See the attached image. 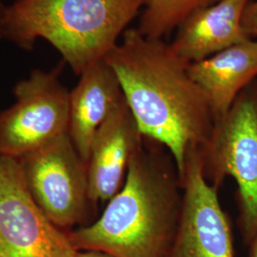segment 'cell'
<instances>
[{"instance_id": "6da1fadb", "label": "cell", "mask_w": 257, "mask_h": 257, "mask_svg": "<svg viewBox=\"0 0 257 257\" xmlns=\"http://www.w3.org/2000/svg\"><path fill=\"white\" fill-rule=\"evenodd\" d=\"M144 138L165 147L182 175L188 151L208 142L215 116L190 63L163 39L128 28L105 56Z\"/></svg>"}, {"instance_id": "7a4b0ae2", "label": "cell", "mask_w": 257, "mask_h": 257, "mask_svg": "<svg viewBox=\"0 0 257 257\" xmlns=\"http://www.w3.org/2000/svg\"><path fill=\"white\" fill-rule=\"evenodd\" d=\"M154 144L144 138L125 182L101 216L68 231L75 249L115 257H166L179 223L183 189L173 157Z\"/></svg>"}, {"instance_id": "3957f363", "label": "cell", "mask_w": 257, "mask_h": 257, "mask_svg": "<svg viewBox=\"0 0 257 257\" xmlns=\"http://www.w3.org/2000/svg\"><path fill=\"white\" fill-rule=\"evenodd\" d=\"M144 0H15L7 6L4 39L32 51L48 41L76 75L118 43Z\"/></svg>"}, {"instance_id": "277c9868", "label": "cell", "mask_w": 257, "mask_h": 257, "mask_svg": "<svg viewBox=\"0 0 257 257\" xmlns=\"http://www.w3.org/2000/svg\"><path fill=\"white\" fill-rule=\"evenodd\" d=\"M207 180L219 188L226 177L238 187V224L249 245L257 233V80L215 121L208 142L200 148Z\"/></svg>"}, {"instance_id": "5b68a950", "label": "cell", "mask_w": 257, "mask_h": 257, "mask_svg": "<svg viewBox=\"0 0 257 257\" xmlns=\"http://www.w3.org/2000/svg\"><path fill=\"white\" fill-rule=\"evenodd\" d=\"M64 62L33 70L17 83L15 103L0 111V156L19 159L69 133L70 91L60 81Z\"/></svg>"}, {"instance_id": "8992f818", "label": "cell", "mask_w": 257, "mask_h": 257, "mask_svg": "<svg viewBox=\"0 0 257 257\" xmlns=\"http://www.w3.org/2000/svg\"><path fill=\"white\" fill-rule=\"evenodd\" d=\"M17 160L29 193L55 226L67 231L85 219L91 205L88 164L69 133Z\"/></svg>"}, {"instance_id": "52a82bcc", "label": "cell", "mask_w": 257, "mask_h": 257, "mask_svg": "<svg viewBox=\"0 0 257 257\" xmlns=\"http://www.w3.org/2000/svg\"><path fill=\"white\" fill-rule=\"evenodd\" d=\"M68 231L47 217L29 193L19 162L0 156V252L4 257H74Z\"/></svg>"}, {"instance_id": "ba28073f", "label": "cell", "mask_w": 257, "mask_h": 257, "mask_svg": "<svg viewBox=\"0 0 257 257\" xmlns=\"http://www.w3.org/2000/svg\"><path fill=\"white\" fill-rule=\"evenodd\" d=\"M180 178L182 209L166 257H233L230 220L221 207L218 188L205 176L200 148L188 151Z\"/></svg>"}, {"instance_id": "9c48e42d", "label": "cell", "mask_w": 257, "mask_h": 257, "mask_svg": "<svg viewBox=\"0 0 257 257\" xmlns=\"http://www.w3.org/2000/svg\"><path fill=\"white\" fill-rule=\"evenodd\" d=\"M144 137L126 101L110 113L92 140L88 160L91 204L109 201L125 182L131 160Z\"/></svg>"}, {"instance_id": "30bf717a", "label": "cell", "mask_w": 257, "mask_h": 257, "mask_svg": "<svg viewBox=\"0 0 257 257\" xmlns=\"http://www.w3.org/2000/svg\"><path fill=\"white\" fill-rule=\"evenodd\" d=\"M249 1L219 0L195 12L177 29L172 49L192 64L251 38L242 23Z\"/></svg>"}, {"instance_id": "8fae6325", "label": "cell", "mask_w": 257, "mask_h": 257, "mask_svg": "<svg viewBox=\"0 0 257 257\" xmlns=\"http://www.w3.org/2000/svg\"><path fill=\"white\" fill-rule=\"evenodd\" d=\"M79 76L70 92L69 136L88 164L97 130L125 98L119 80L105 58L91 65Z\"/></svg>"}, {"instance_id": "7c38bea8", "label": "cell", "mask_w": 257, "mask_h": 257, "mask_svg": "<svg viewBox=\"0 0 257 257\" xmlns=\"http://www.w3.org/2000/svg\"><path fill=\"white\" fill-rule=\"evenodd\" d=\"M189 72L210 102L215 121L224 116L240 92L257 77V40L230 47L199 62Z\"/></svg>"}, {"instance_id": "4fadbf2b", "label": "cell", "mask_w": 257, "mask_h": 257, "mask_svg": "<svg viewBox=\"0 0 257 257\" xmlns=\"http://www.w3.org/2000/svg\"><path fill=\"white\" fill-rule=\"evenodd\" d=\"M219 0H144L138 30L153 39H163L195 12Z\"/></svg>"}, {"instance_id": "5bb4252c", "label": "cell", "mask_w": 257, "mask_h": 257, "mask_svg": "<svg viewBox=\"0 0 257 257\" xmlns=\"http://www.w3.org/2000/svg\"><path fill=\"white\" fill-rule=\"evenodd\" d=\"M243 27L251 38L257 37V0L248 2L243 16Z\"/></svg>"}, {"instance_id": "9a60e30c", "label": "cell", "mask_w": 257, "mask_h": 257, "mask_svg": "<svg viewBox=\"0 0 257 257\" xmlns=\"http://www.w3.org/2000/svg\"><path fill=\"white\" fill-rule=\"evenodd\" d=\"M74 257H115L108 252L95 249H80L75 251Z\"/></svg>"}, {"instance_id": "2e32d148", "label": "cell", "mask_w": 257, "mask_h": 257, "mask_svg": "<svg viewBox=\"0 0 257 257\" xmlns=\"http://www.w3.org/2000/svg\"><path fill=\"white\" fill-rule=\"evenodd\" d=\"M6 11L7 6L3 4L0 0V41L4 38V24H5V18H6Z\"/></svg>"}, {"instance_id": "e0dca14e", "label": "cell", "mask_w": 257, "mask_h": 257, "mask_svg": "<svg viewBox=\"0 0 257 257\" xmlns=\"http://www.w3.org/2000/svg\"><path fill=\"white\" fill-rule=\"evenodd\" d=\"M248 246H249L248 257H257V233Z\"/></svg>"}, {"instance_id": "ac0fdd59", "label": "cell", "mask_w": 257, "mask_h": 257, "mask_svg": "<svg viewBox=\"0 0 257 257\" xmlns=\"http://www.w3.org/2000/svg\"><path fill=\"white\" fill-rule=\"evenodd\" d=\"M0 257H4L2 255V253H1V252H0Z\"/></svg>"}]
</instances>
